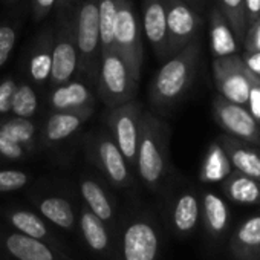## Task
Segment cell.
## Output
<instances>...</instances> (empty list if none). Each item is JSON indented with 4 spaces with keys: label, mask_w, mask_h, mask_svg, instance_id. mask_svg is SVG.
Segmentation results:
<instances>
[{
    "label": "cell",
    "mask_w": 260,
    "mask_h": 260,
    "mask_svg": "<svg viewBox=\"0 0 260 260\" xmlns=\"http://www.w3.org/2000/svg\"><path fill=\"white\" fill-rule=\"evenodd\" d=\"M80 231L86 245L93 254L100 255L101 258H110V255H113L112 239L107 225L86 205L80 211Z\"/></svg>",
    "instance_id": "cell-17"
},
{
    "label": "cell",
    "mask_w": 260,
    "mask_h": 260,
    "mask_svg": "<svg viewBox=\"0 0 260 260\" xmlns=\"http://www.w3.org/2000/svg\"><path fill=\"white\" fill-rule=\"evenodd\" d=\"M243 63L251 74L260 78V51H246Z\"/></svg>",
    "instance_id": "cell-40"
},
{
    "label": "cell",
    "mask_w": 260,
    "mask_h": 260,
    "mask_svg": "<svg viewBox=\"0 0 260 260\" xmlns=\"http://www.w3.org/2000/svg\"><path fill=\"white\" fill-rule=\"evenodd\" d=\"M161 236L152 216L135 213L121 226L115 260H158Z\"/></svg>",
    "instance_id": "cell-5"
},
{
    "label": "cell",
    "mask_w": 260,
    "mask_h": 260,
    "mask_svg": "<svg viewBox=\"0 0 260 260\" xmlns=\"http://www.w3.org/2000/svg\"><path fill=\"white\" fill-rule=\"evenodd\" d=\"M54 32L45 31L34 43L28 58V74L34 84L43 86L51 78Z\"/></svg>",
    "instance_id": "cell-18"
},
{
    "label": "cell",
    "mask_w": 260,
    "mask_h": 260,
    "mask_svg": "<svg viewBox=\"0 0 260 260\" xmlns=\"http://www.w3.org/2000/svg\"><path fill=\"white\" fill-rule=\"evenodd\" d=\"M231 173V162L220 144H213L207 152L204 167H202V181L216 182L225 179Z\"/></svg>",
    "instance_id": "cell-26"
},
{
    "label": "cell",
    "mask_w": 260,
    "mask_h": 260,
    "mask_svg": "<svg viewBox=\"0 0 260 260\" xmlns=\"http://www.w3.org/2000/svg\"><path fill=\"white\" fill-rule=\"evenodd\" d=\"M199 49V42L193 40L182 51L173 54L156 72L149 95L158 110L172 107L185 95L194 78Z\"/></svg>",
    "instance_id": "cell-1"
},
{
    "label": "cell",
    "mask_w": 260,
    "mask_h": 260,
    "mask_svg": "<svg viewBox=\"0 0 260 260\" xmlns=\"http://www.w3.org/2000/svg\"><path fill=\"white\" fill-rule=\"evenodd\" d=\"M80 193L83 196L84 205L96 217H100L106 225L113 223L115 205L100 182H96L92 178H83L80 181Z\"/></svg>",
    "instance_id": "cell-19"
},
{
    "label": "cell",
    "mask_w": 260,
    "mask_h": 260,
    "mask_svg": "<svg viewBox=\"0 0 260 260\" xmlns=\"http://www.w3.org/2000/svg\"><path fill=\"white\" fill-rule=\"evenodd\" d=\"M29 153L17 143L10 140L4 132H0V158L4 161H22L28 156Z\"/></svg>",
    "instance_id": "cell-35"
},
{
    "label": "cell",
    "mask_w": 260,
    "mask_h": 260,
    "mask_svg": "<svg viewBox=\"0 0 260 260\" xmlns=\"http://www.w3.org/2000/svg\"><path fill=\"white\" fill-rule=\"evenodd\" d=\"M173 226L178 233L187 234L194 230L199 220V201L191 193L181 194L173 207L172 211Z\"/></svg>",
    "instance_id": "cell-25"
},
{
    "label": "cell",
    "mask_w": 260,
    "mask_h": 260,
    "mask_svg": "<svg viewBox=\"0 0 260 260\" xmlns=\"http://www.w3.org/2000/svg\"><path fill=\"white\" fill-rule=\"evenodd\" d=\"M143 112V104L134 100L116 107H107L104 113V122L109 128V134L115 140L132 170H137V153Z\"/></svg>",
    "instance_id": "cell-7"
},
{
    "label": "cell",
    "mask_w": 260,
    "mask_h": 260,
    "mask_svg": "<svg viewBox=\"0 0 260 260\" xmlns=\"http://www.w3.org/2000/svg\"><path fill=\"white\" fill-rule=\"evenodd\" d=\"M17 83L19 81L14 77H7L0 81V118L11 113V104Z\"/></svg>",
    "instance_id": "cell-36"
},
{
    "label": "cell",
    "mask_w": 260,
    "mask_h": 260,
    "mask_svg": "<svg viewBox=\"0 0 260 260\" xmlns=\"http://www.w3.org/2000/svg\"><path fill=\"white\" fill-rule=\"evenodd\" d=\"M210 45L214 58L230 57L237 52V39L222 11L214 10L210 22Z\"/></svg>",
    "instance_id": "cell-20"
},
{
    "label": "cell",
    "mask_w": 260,
    "mask_h": 260,
    "mask_svg": "<svg viewBox=\"0 0 260 260\" xmlns=\"http://www.w3.org/2000/svg\"><path fill=\"white\" fill-rule=\"evenodd\" d=\"M225 190L234 202H239V204L260 202V184L258 181L249 176H245V175L233 176L226 182Z\"/></svg>",
    "instance_id": "cell-27"
},
{
    "label": "cell",
    "mask_w": 260,
    "mask_h": 260,
    "mask_svg": "<svg viewBox=\"0 0 260 260\" xmlns=\"http://www.w3.org/2000/svg\"><path fill=\"white\" fill-rule=\"evenodd\" d=\"M233 246L237 254H249L260 249V216H252L240 225L236 233Z\"/></svg>",
    "instance_id": "cell-29"
},
{
    "label": "cell",
    "mask_w": 260,
    "mask_h": 260,
    "mask_svg": "<svg viewBox=\"0 0 260 260\" xmlns=\"http://www.w3.org/2000/svg\"><path fill=\"white\" fill-rule=\"evenodd\" d=\"M138 80L115 49L101 51L95 87L106 107L134 101L138 92Z\"/></svg>",
    "instance_id": "cell-4"
},
{
    "label": "cell",
    "mask_w": 260,
    "mask_h": 260,
    "mask_svg": "<svg viewBox=\"0 0 260 260\" xmlns=\"http://www.w3.org/2000/svg\"><path fill=\"white\" fill-rule=\"evenodd\" d=\"M167 19L169 57L182 51L188 43L196 40L201 26L198 14L184 0H164Z\"/></svg>",
    "instance_id": "cell-11"
},
{
    "label": "cell",
    "mask_w": 260,
    "mask_h": 260,
    "mask_svg": "<svg viewBox=\"0 0 260 260\" xmlns=\"http://www.w3.org/2000/svg\"><path fill=\"white\" fill-rule=\"evenodd\" d=\"M204 214L205 222L211 233H222L228 223V208L225 202L214 193L204 194Z\"/></svg>",
    "instance_id": "cell-30"
},
{
    "label": "cell",
    "mask_w": 260,
    "mask_h": 260,
    "mask_svg": "<svg viewBox=\"0 0 260 260\" xmlns=\"http://www.w3.org/2000/svg\"><path fill=\"white\" fill-rule=\"evenodd\" d=\"M243 42L246 51H260V19L248 28Z\"/></svg>",
    "instance_id": "cell-38"
},
{
    "label": "cell",
    "mask_w": 260,
    "mask_h": 260,
    "mask_svg": "<svg viewBox=\"0 0 260 260\" xmlns=\"http://www.w3.org/2000/svg\"><path fill=\"white\" fill-rule=\"evenodd\" d=\"M243 4H245L246 23L251 26L254 22L260 19V0H243Z\"/></svg>",
    "instance_id": "cell-41"
},
{
    "label": "cell",
    "mask_w": 260,
    "mask_h": 260,
    "mask_svg": "<svg viewBox=\"0 0 260 260\" xmlns=\"http://www.w3.org/2000/svg\"><path fill=\"white\" fill-rule=\"evenodd\" d=\"M0 132H4L10 140L20 144L28 153L34 152L37 146V127L31 118L10 116L0 118Z\"/></svg>",
    "instance_id": "cell-24"
},
{
    "label": "cell",
    "mask_w": 260,
    "mask_h": 260,
    "mask_svg": "<svg viewBox=\"0 0 260 260\" xmlns=\"http://www.w3.org/2000/svg\"><path fill=\"white\" fill-rule=\"evenodd\" d=\"M86 149L90 161L112 185L127 188L134 184V170L128 166L110 134H95Z\"/></svg>",
    "instance_id": "cell-9"
},
{
    "label": "cell",
    "mask_w": 260,
    "mask_h": 260,
    "mask_svg": "<svg viewBox=\"0 0 260 260\" xmlns=\"http://www.w3.org/2000/svg\"><path fill=\"white\" fill-rule=\"evenodd\" d=\"M74 26L80 58L78 72L95 87L101 55L98 0H80L74 7Z\"/></svg>",
    "instance_id": "cell-3"
},
{
    "label": "cell",
    "mask_w": 260,
    "mask_h": 260,
    "mask_svg": "<svg viewBox=\"0 0 260 260\" xmlns=\"http://www.w3.org/2000/svg\"><path fill=\"white\" fill-rule=\"evenodd\" d=\"M146 39L159 58L169 57L167 19L164 0H143V25Z\"/></svg>",
    "instance_id": "cell-15"
},
{
    "label": "cell",
    "mask_w": 260,
    "mask_h": 260,
    "mask_svg": "<svg viewBox=\"0 0 260 260\" xmlns=\"http://www.w3.org/2000/svg\"><path fill=\"white\" fill-rule=\"evenodd\" d=\"M0 243L16 260H71L55 246L19 231H10L0 236Z\"/></svg>",
    "instance_id": "cell-14"
},
{
    "label": "cell",
    "mask_w": 260,
    "mask_h": 260,
    "mask_svg": "<svg viewBox=\"0 0 260 260\" xmlns=\"http://www.w3.org/2000/svg\"><path fill=\"white\" fill-rule=\"evenodd\" d=\"M31 181L29 173L16 169H0V193H13L26 187Z\"/></svg>",
    "instance_id": "cell-33"
},
{
    "label": "cell",
    "mask_w": 260,
    "mask_h": 260,
    "mask_svg": "<svg viewBox=\"0 0 260 260\" xmlns=\"http://www.w3.org/2000/svg\"><path fill=\"white\" fill-rule=\"evenodd\" d=\"M37 109H39V96L34 86L29 81H19L11 104V113L16 116L32 118Z\"/></svg>",
    "instance_id": "cell-28"
},
{
    "label": "cell",
    "mask_w": 260,
    "mask_h": 260,
    "mask_svg": "<svg viewBox=\"0 0 260 260\" xmlns=\"http://www.w3.org/2000/svg\"><path fill=\"white\" fill-rule=\"evenodd\" d=\"M213 74L220 96L231 103L246 106L249 95V81L246 75L248 69L240 57L234 54L230 57L214 58Z\"/></svg>",
    "instance_id": "cell-10"
},
{
    "label": "cell",
    "mask_w": 260,
    "mask_h": 260,
    "mask_svg": "<svg viewBox=\"0 0 260 260\" xmlns=\"http://www.w3.org/2000/svg\"><path fill=\"white\" fill-rule=\"evenodd\" d=\"M5 217L8 219L10 225L16 231H19L22 234H26L29 237L43 240V242H46V243H49L52 246L57 245L55 240H54V236L49 233L46 223L36 213H32L29 210H22V208H11V210L7 211Z\"/></svg>",
    "instance_id": "cell-21"
},
{
    "label": "cell",
    "mask_w": 260,
    "mask_h": 260,
    "mask_svg": "<svg viewBox=\"0 0 260 260\" xmlns=\"http://www.w3.org/2000/svg\"><path fill=\"white\" fill-rule=\"evenodd\" d=\"M57 0H32V13L36 20H43L55 8Z\"/></svg>",
    "instance_id": "cell-39"
},
{
    "label": "cell",
    "mask_w": 260,
    "mask_h": 260,
    "mask_svg": "<svg viewBox=\"0 0 260 260\" xmlns=\"http://www.w3.org/2000/svg\"><path fill=\"white\" fill-rule=\"evenodd\" d=\"M80 58L74 26V7L58 16V22L52 39V68H51V86H57L72 80L78 72Z\"/></svg>",
    "instance_id": "cell-8"
},
{
    "label": "cell",
    "mask_w": 260,
    "mask_h": 260,
    "mask_svg": "<svg viewBox=\"0 0 260 260\" xmlns=\"http://www.w3.org/2000/svg\"><path fill=\"white\" fill-rule=\"evenodd\" d=\"M135 172L150 190H156L167 173V128L156 115L147 110L141 116Z\"/></svg>",
    "instance_id": "cell-2"
},
{
    "label": "cell",
    "mask_w": 260,
    "mask_h": 260,
    "mask_svg": "<svg viewBox=\"0 0 260 260\" xmlns=\"http://www.w3.org/2000/svg\"><path fill=\"white\" fill-rule=\"evenodd\" d=\"M248 69V68H246ZM248 81H249V95H248V110L254 116L257 122H260V78L255 77L248 71Z\"/></svg>",
    "instance_id": "cell-37"
},
{
    "label": "cell",
    "mask_w": 260,
    "mask_h": 260,
    "mask_svg": "<svg viewBox=\"0 0 260 260\" xmlns=\"http://www.w3.org/2000/svg\"><path fill=\"white\" fill-rule=\"evenodd\" d=\"M74 0H57V4H55V8L58 11V14H64L68 13L74 5Z\"/></svg>",
    "instance_id": "cell-42"
},
{
    "label": "cell",
    "mask_w": 260,
    "mask_h": 260,
    "mask_svg": "<svg viewBox=\"0 0 260 260\" xmlns=\"http://www.w3.org/2000/svg\"><path fill=\"white\" fill-rule=\"evenodd\" d=\"M16 43H17V29L10 23L0 25V68H4L10 60Z\"/></svg>",
    "instance_id": "cell-34"
},
{
    "label": "cell",
    "mask_w": 260,
    "mask_h": 260,
    "mask_svg": "<svg viewBox=\"0 0 260 260\" xmlns=\"http://www.w3.org/2000/svg\"><path fill=\"white\" fill-rule=\"evenodd\" d=\"M116 19V0H98V20L101 51L113 49V26Z\"/></svg>",
    "instance_id": "cell-31"
},
{
    "label": "cell",
    "mask_w": 260,
    "mask_h": 260,
    "mask_svg": "<svg viewBox=\"0 0 260 260\" xmlns=\"http://www.w3.org/2000/svg\"><path fill=\"white\" fill-rule=\"evenodd\" d=\"M222 11L236 39L243 42L248 31L243 0H222Z\"/></svg>",
    "instance_id": "cell-32"
},
{
    "label": "cell",
    "mask_w": 260,
    "mask_h": 260,
    "mask_svg": "<svg viewBox=\"0 0 260 260\" xmlns=\"http://www.w3.org/2000/svg\"><path fill=\"white\" fill-rule=\"evenodd\" d=\"M96 98L89 83L83 81H66L52 86L48 96V104L52 112L57 110H80L95 107Z\"/></svg>",
    "instance_id": "cell-16"
},
{
    "label": "cell",
    "mask_w": 260,
    "mask_h": 260,
    "mask_svg": "<svg viewBox=\"0 0 260 260\" xmlns=\"http://www.w3.org/2000/svg\"><path fill=\"white\" fill-rule=\"evenodd\" d=\"M141 23L134 10L132 0H116V19L113 26V49L125 61L130 72L140 81L143 69Z\"/></svg>",
    "instance_id": "cell-6"
},
{
    "label": "cell",
    "mask_w": 260,
    "mask_h": 260,
    "mask_svg": "<svg viewBox=\"0 0 260 260\" xmlns=\"http://www.w3.org/2000/svg\"><path fill=\"white\" fill-rule=\"evenodd\" d=\"M213 109L217 122L230 135L248 143L260 141L258 124L245 106L231 103L223 96H217L213 103Z\"/></svg>",
    "instance_id": "cell-12"
},
{
    "label": "cell",
    "mask_w": 260,
    "mask_h": 260,
    "mask_svg": "<svg viewBox=\"0 0 260 260\" xmlns=\"http://www.w3.org/2000/svg\"><path fill=\"white\" fill-rule=\"evenodd\" d=\"M223 149L230 158L231 166L245 176H249L255 181H260V155L252 149H248L239 144L236 140L230 137L222 138Z\"/></svg>",
    "instance_id": "cell-22"
},
{
    "label": "cell",
    "mask_w": 260,
    "mask_h": 260,
    "mask_svg": "<svg viewBox=\"0 0 260 260\" xmlns=\"http://www.w3.org/2000/svg\"><path fill=\"white\" fill-rule=\"evenodd\" d=\"M37 208L48 220L54 225L72 231L77 223V214L74 211L72 204L61 196H45L37 201Z\"/></svg>",
    "instance_id": "cell-23"
},
{
    "label": "cell",
    "mask_w": 260,
    "mask_h": 260,
    "mask_svg": "<svg viewBox=\"0 0 260 260\" xmlns=\"http://www.w3.org/2000/svg\"><path fill=\"white\" fill-rule=\"evenodd\" d=\"M95 107L80 110H57L52 112L42 130V144L45 147H54L71 138L81 128V125L93 115Z\"/></svg>",
    "instance_id": "cell-13"
},
{
    "label": "cell",
    "mask_w": 260,
    "mask_h": 260,
    "mask_svg": "<svg viewBox=\"0 0 260 260\" xmlns=\"http://www.w3.org/2000/svg\"><path fill=\"white\" fill-rule=\"evenodd\" d=\"M0 162H4V159H2V158H0Z\"/></svg>",
    "instance_id": "cell-43"
}]
</instances>
